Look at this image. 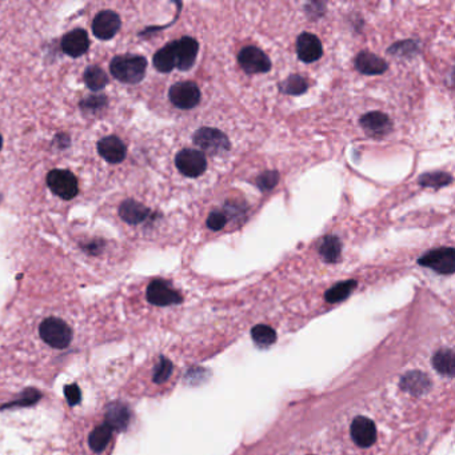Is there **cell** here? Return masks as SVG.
Masks as SVG:
<instances>
[{"instance_id": "1", "label": "cell", "mask_w": 455, "mask_h": 455, "mask_svg": "<svg viewBox=\"0 0 455 455\" xmlns=\"http://www.w3.org/2000/svg\"><path fill=\"white\" fill-rule=\"evenodd\" d=\"M38 332L40 339L47 347L58 351L68 349L74 339V331L70 325L63 319L55 316L46 318L40 323Z\"/></svg>"}, {"instance_id": "2", "label": "cell", "mask_w": 455, "mask_h": 455, "mask_svg": "<svg viewBox=\"0 0 455 455\" xmlns=\"http://www.w3.org/2000/svg\"><path fill=\"white\" fill-rule=\"evenodd\" d=\"M147 70L146 58L139 55L116 56L110 64V73L122 83L137 85L143 80Z\"/></svg>"}, {"instance_id": "3", "label": "cell", "mask_w": 455, "mask_h": 455, "mask_svg": "<svg viewBox=\"0 0 455 455\" xmlns=\"http://www.w3.org/2000/svg\"><path fill=\"white\" fill-rule=\"evenodd\" d=\"M192 140L201 150L210 155H223L231 149L228 135L220 130L211 127H202L197 130Z\"/></svg>"}, {"instance_id": "4", "label": "cell", "mask_w": 455, "mask_h": 455, "mask_svg": "<svg viewBox=\"0 0 455 455\" xmlns=\"http://www.w3.org/2000/svg\"><path fill=\"white\" fill-rule=\"evenodd\" d=\"M47 186L56 197L64 201L74 199L79 192L77 179L68 170H51L47 175Z\"/></svg>"}, {"instance_id": "5", "label": "cell", "mask_w": 455, "mask_h": 455, "mask_svg": "<svg viewBox=\"0 0 455 455\" xmlns=\"http://www.w3.org/2000/svg\"><path fill=\"white\" fill-rule=\"evenodd\" d=\"M418 265L431 268L440 274L450 275L455 271V250L453 247L431 250L418 259Z\"/></svg>"}, {"instance_id": "6", "label": "cell", "mask_w": 455, "mask_h": 455, "mask_svg": "<svg viewBox=\"0 0 455 455\" xmlns=\"http://www.w3.org/2000/svg\"><path fill=\"white\" fill-rule=\"evenodd\" d=\"M170 101L180 110H191L201 103V89L194 82H180L168 91Z\"/></svg>"}, {"instance_id": "7", "label": "cell", "mask_w": 455, "mask_h": 455, "mask_svg": "<svg viewBox=\"0 0 455 455\" xmlns=\"http://www.w3.org/2000/svg\"><path fill=\"white\" fill-rule=\"evenodd\" d=\"M175 166L185 177H198L204 174L207 168V159L204 154L199 150L185 149L177 152Z\"/></svg>"}, {"instance_id": "8", "label": "cell", "mask_w": 455, "mask_h": 455, "mask_svg": "<svg viewBox=\"0 0 455 455\" xmlns=\"http://www.w3.org/2000/svg\"><path fill=\"white\" fill-rule=\"evenodd\" d=\"M238 62L244 73L254 74H266L271 70V61L265 52L258 47L249 46L240 51L238 55Z\"/></svg>"}, {"instance_id": "9", "label": "cell", "mask_w": 455, "mask_h": 455, "mask_svg": "<svg viewBox=\"0 0 455 455\" xmlns=\"http://www.w3.org/2000/svg\"><path fill=\"white\" fill-rule=\"evenodd\" d=\"M147 301L154 306L166 307L182 304L183 298L168 282L163 279H155L147 287Z\"/></svg>"}, {"instance_id": "10", "label": "cell", "mask_w": 455, "mask_h": 455, "mask_svg": "<svg viewBox=\"0 0 455 455\" xmlns=\"http://www.w3.org/2000/svg\"><path fill=\"white\" fill-rule=\"evenodd\" d=\"M359 125L362 126L368 137L375 139L385 138L392 132V119L380 111H373L363 115L359 119Z\"/></svg>"}, {"instance_id": "11", "label": "cell", "mask_w": 455, "mask_h": 455, "mask_svg": "<svg viewBox=\"0 0 455 455\" xmlns=\"http://www.w3.org/2000/svg\"><path fill=\"white\" fill-rule=\"evenodd\" d=\"M120 16L111 10H103L98 13L92 22V32L101 40H110L114 38L120 30Z\"/></svg>"}, {"instance_id": "12", "label": "cell", "mask_w": 455, "mask_h": 455, "mask_svg": "<svg viewBox=\"0 0 455 455\" xmlns=\"http://www.w3.org/2000/svg\"><path fill=\"white\" fill-rule=\"evenodd\" d=\"M297 54L304 63H314L322 58L323 47L314 34L304 32L297 39Z\"/></svg>"}, {"instance_id": "13", "label": "cell", "mask_w": 455, "mask_h": 455, "mask_svg": "<svg viewBox=\"0 0 455 455\" xmlns=\"http://www.w3.org/2000/svg\"><path fill=\"white\" fill-rule=\"evenodd\" d=\"M174 42L177 52V67L180 71H189L197 61L199 52V43L190 37H185Z\"/></svg>"}, {"instance_id": "14", "label": "cell", "mask_w": 455, "mask_h": 455, "mask_svg": "<svg viewBox=\"0 0 455 455\" xmlns=\"http://www.w3.org/2000/svg\"><path fill=\"white\" fill-rule=\"evenodd\" d=\"M351 438L359 447H370L377 441V428L366 417L355 418L351 425Z\"/></svg>"}, {"instance_id": "15", "label": "cell", "mask_w": 455, "mask_h": 455, "mask_svg": "<svg viewBox=\"0 0 455 455\" xmlns=\"http://www.w3.org/2000/svg\"><path fill=\"white\" fill-rule=\"evenodd\" d=\"M98 152L101 158L108 163H120L127 155L126 144L118 137H106L98 142Z\"/></svg>"}, {"instance_id": "16", "label": "cell", "mask_w": 455, "mask_h": 455, "mask_svg": "<svg viewBox=\"0 0 455 455\" xmlns=\"http://www.w3.org/2000/svg\"><path fill=\"white\" fill-rule=\"evenodd\" d=\"M355 68L363 75H382L389 70V64L375 54L362 51L355 58Z\"/></svg>"}, {"instance_id": "17", "label": "cell", "mask_w": 455, "mask_h": 455, "mask_svg": "<svg viewBox=\"0 0 455 455\" xmlns=\"http://www.w3.org/2000/svg\"><path fill=\"white\" fill-rule=\"evenodd\" d=\"M89 49V35L82 28H76V30L70 31L62 39V50L73 58H79V56L85 55Z\"/></svg>"}, {"instance_id": "18", "label": "cell", "mask_w": 455, "mask_h": 455, "mask_svg": "<svg viewBox=\"0 0 455 455\" xmlns=\"http://www.w3.org/2000/svg\"><path fill=\"white\" fill-rule=\"evenodd\" d=\"M119 216L128 225H139L151 216L150 208L134 199H126L119 206Z\"/></svg>"}, {"instance_id": "19", "label": "cell", "mask_w": 455, "mask_h": 455, "mask_svg": "<svg viewBox=\"0 0 455 455\" xmlns=\"http://www.w3.org/2000/svg\"><path fill=\"white\" fill-rule=\"evenodd\" d=\"M154 67L159 73H171L177 67L175 42L166 44L163 49H161L154 55Z\"/></svg>"}, {"instance_id": "20", "label": "cell", "mask_w": 455, "mask_h": 455, "mask_svg": "<svg viewBox=\"0 0 455 455\" xmlns=\"http://www.w3.org/2000/svg\"><path fill=\"white\" fill-rule=\"evenodd\" d=\"M113 432H114V429L106 422L103 423L101 426H98L95 430L92 431L89 434V449L99 454L101 451H104L108 446V443L111 441V437H113Z\"/></svg>"}, {"instance_id": "21", "label": "cell", "mask_w": 455, "mask_h": 455, "mask_svg": "<svg viewBox=\"0 0 455 455\" xmlns=\"http://www.w3.org/2000/svg\"><path fill=\"white\" fill-rule=\"evenodd\" d=\"M319 254L325 262L337 263L341 259V239L335 235H326L319 246Z\"/></svg>"}, {"instance_id": "22", "label": "cell", "mask_w": 455, "mask_h": 455, "mask_svg": "<svg viewBox=\"0 0 455 455\" xmlns=\"http://www.w3.org/2000/svg\"><path fill=\"white\" fill-rule=\"evenodd\" d=\"M85 83L91 91H101L108 83V76L98 66H89L85 71Z\"/></svg>"}, {"instance_id": "23", "label": "cell", "mask_w": 455, "mask_h": 455, "mask_svg": "<svg viewBox=\"0 0 455 455\" xmlns=\"http://www.w3.org/2000/svg\"><path fill=\"white\" fill-rule=\"evenodd\" d=\"M356 287V282L355 280H346V282H341L335 286H332L326 294H325V299L329 304H338L344 301Z\"/></svg>"}, {"instance_id": "24", "label": "cell", "mask_w": 455, "mask_h": 455, "mask_svg": "<svg viewBox=\"0 0 455 455\" xmlns=\"http://www.w3.org/2000/svg\"><path fill=\"white\" fill-rule=\"evenodd\" d=\"M279 89L282 92H285L287 95L298 96V95H302L308 89V83H307V80L304 76L294 74V75L289 76L286 80H283L280 83Z\"/></svg>"}, {"instance_id": "25", "label": "cell", "mask_w": 455, "mask_h": 455, "mask_svg": "<svg viewBox=\"0 0 455 455\" xmlns=\"http://www.w3.org/2000/svg\"><path fill=\"white\" fill-rule=\"evenodd\" d=\"M418 182L423 187L441 189L443 186H449L453 182V177L444 171H434V173H426V174L420 175Z\"/></svg>"}, {"instance_id": "26", "label": "cell", "mask_w": 455, "mask_h": 455, "mask_svg": "<svg viewBox=\"0 0 455 455\" xmlns=\"http://www.w3.org/2000/svg\"><path fill=\"white\" fill-rule=\"evenodd\" d=\"M432 365L435 368L447 377H453L454 375V354L451 350H442L438 351L437 354L434 355L432 358Z\"/></svg>"}, {"instance_id": "27", "label": "cell", "mask_w": 455, "mask_h": 455, "mask_svg": "<svg viewBox=\"0 0 455 455\" xmlns=\"http://www.w3.org/2000/svg\"><path fill=\"white\" fill-rule=\"evenodd\" d=\"M128 420H130V414L126 407L122 405H113L110 407V411L107 414V423L114 430L126 428Z\"/></svg>"}, {"instance_id": "28", "label": "cell", "mask_w": 455, "mask_h": 455, "mask_svg": "<svg viewBox=\"0 0 455 455\" xmlns=\"http://www.w3.org/2000/svg\"><path fill=\"white\" fill-rule=\"evenodd\" d=\"M251 335H253L255 343H258L259 346H270L277 339V334H275L274 329H271L270 326H265V325L255 326L251 331Z\"/></svg>"}, {"instance_id": "29", "label": "cell", "mask_w": 455, "mask_h": 455, "mask_svg": "<svg viewBox=\"0 0 455 455\" xmlns=\"http://www.w3.org/2000/svg\"><path fill=\"white\" fill-rule=\"evenodd\" d=\"M279 177L280 175H279L278 171L267 170L258 175L256 180H255V185L258 186L259 190L263 191V192L273 190L278 185Z\"/></svg>"}, {"instance_id": "30", "label": "cell", "mask_w": 455, "mask_h": 455, "mask_svg": "<svg viewBox=\"0 0 455 455\" xmlns=\"http://www.w3.org/2000/svg\"><path fill=\"white\" fill-rule=\"evenodd\" d=\"M389 52L392 55L399 56V58H413L419 52V47L417 43L413 40H406V42H398L392 47L389 49Z\"/></svg>"}, {"instance_id": "31", "label": "cell", "mask_w": 455, "mask_h": 455, "mask_svg": "<svg viewBox=\"0 0 455 455\" xmlns=\"http://www.w3.org/2000/svg\"><path fill=\"white\" fill-rule=\"evenodd\" d=\"M419 385V387L422 390H426V385H429V380L422 375V374H410L409 377L405 378V387L411 392H418L417 386Z\"/></svg>"}, {"instance_id": "32", "label": "cell", "mask_w": 455, "mask_h": 455, "mask_svg": "<svg viewBox=\"0 0 455 455\" xmlns=\"http://www.w3.org/2000/svg\"><path fill=\"white\" fill-rule=\"evenodd\" d=\"M206 225L213 231H219L228 225V216H225V213H222V211H213V213H210V216H207Z\"/></svg>"}, {"instance_id": "33", "label": "cell", "mask_w": 455, "mask_h": 455, "mask_svg": "<svg viewBox=\"0 0 455 455\" xmlns=\"http://www.w3.org/2000/svg\"><path fill=\"white\" fill-rule=\"evenodd\" d=\"M173 371V365L170 361L167 359H162L161 363L156 366V370L154 373V380L158 383H162L165 380H168V377L171 375Z\"/></svg>"}, {"instance_id": "34", "label": "cell", "mask_w": 455, "mask_h": 455, "mask_svg": "<svg viewBox=\"0 0 455 455\" xmlns=\"http://www.w3.org/2000/svg\"><path fill=\"white\" fill-rule=\"evenodd\" d=\"M106 104H107V99L101 95V96H94V98H89V99L82 101L80 107H82V110H85L87 113H91V111L96 113L99 108L106 107Z\"/></svg>"}, {"instance_id": "35", "label": "cell", "mask_w": 455, "mask_h": 455, "mask_svg": "<svg viewBox=\"0 0 455 455\" xmlns=\"http://www.w3.org/2000/svg\"><path fill=\"white\" fill-rule=\"evenodd\" d=\"M225 210H226V213H225V216H228V218L231 219H234V218H238V219H242V216H244L246 214V210L243 208V204H240V203H237V202H228L226 203V206H225Z\"/></svg>"}, {"instance_id": "36", "label": "cell", "mask_w": 455, "mask_h": 455, "mask_svg": "<svg viewBox=\"0 0 455 455\" xmlns=\"http://www.w3.org/2000/svg\"><path fill=\"white\" fill-rule=\"evenodd\" d=\"M64 392H66V397H67V399H68V402L71 405H75L76 402L80 401V392H79V389L76 387L75 385L67 386Z\"/></svg>"}, {"instance_id": "37", "label": "cell", "mask_w": 455, "mask_h": 455, "mask_svg": "<svg viewBox=\"0 0 455 455\" xmlns=\"http://www.w3.org/2000/svg\"><path fill=\"white\" fill-rule=\"evenodd\" d=\"M1 146H3V138H1V135H0V150H1Z\"/></svg>"}]
</instances>
